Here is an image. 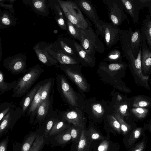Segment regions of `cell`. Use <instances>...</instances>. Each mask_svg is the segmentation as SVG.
I'll return each instance as SVG.
<instances>
[{"mask_svg":"<svg viewBox=\"0 0 151 151\" xmlns=\"http://www.w3.org/2000/svg\"><path fill=\"white\" fill-rule=\"evenodd\" d=\"M19 113L16 109L11 110L0 121V137L4 133V132L7 129L13 122H15L20 118Z\"/></svg>","mask_w":151,"mask_h":151,"instance_id":"obj_23","label":"cell"},{"mask_svg":"<svg viewBox=\"0 0 151 151\" xmlns=\"http://www.w3.org/2000/svg\"><path fill=\"white\" fill-rule=\"evenodd\" d=\"M90 132L88 133L91 139H103L104 137L95 130H91Z\"/></svg>","mask_w":151,"mask_h":151,"instance_id":"obj_44","label":"cell"},{"mask_svg":"<svg viewBox=\"0 0 151 151\" xmlns=\"http://www.w3.org/2000/svg\"><path fill=\"white\" fill-rule=\"evenodd\" d=\"M53 46L52 43L41 42L36 44L33 49L39 60L47 67L55 66L58 68V62L49 53V48Z\"/></svg>","mask_w":151,"mask_h":151,"instance_id":"obj_10","label":"cell"},{"mask_svg":"<svg viewBox=\"0 0 151 151\" xmlns=\"http://www.w3.org/2000/svg\"><path fill=\"white\" fill-rule=\"evenodd\" d=\"M142 35L145 39L147 45L151 50V17L147 15L142 25Z\"/></svg>","mask_w":151,"mask_h":151,"instance_id":"obj_27","label":"cell"},{"mask_svg":"<svg viewBox=\"0 0 151 151\" xmlns=\"http://www.w3.org/2000/svg\"><path fill=\"white\" fill-rule=\"evenodd\" d=\"M80 44L87 53L96 60V52L103 53L105 51L103 43L91 27L86 29H80Z\"/></svg>","mask_w":151,"mask_h":151,"instance_id":"obj_4","label":"cell"},{"mask_svg":"<svg viewBox=\"0 0 151 151\" xmlns=\"http://www.w3.org/2000/svg\"><path fill=\"white\" fill-rule=\"evenodd\" d=\"M42 84L36 93L26 113L27 115L29 116L30 121L31 124L34 122L38 108L40 104L42 89Z\"/></svg>","mask_w":151,"mask_h":151,"instance_id":"obj_24","label":"cell"},{"mask_svg":"<svg viewBox=\"0 0 151 151\" xmlns=\"http://www.w3.org/2000/svg\"><path fill=\"white\" fill-rule=\"evenodd\" d=\"M149 129L150 132H151V124H150L149 126Z\"/></svg>","mask_w":151,"mask_h":151,"instance_id":"obj_51","label":"cell"},{"mask_svg":"<svg viewBox=\"0 0 151 151\" xmlns=\"http://www.w3.org/2000/svg\"><path fill=\"white\" fill-rule=\"evenodd\" d=\"M109 145V142L107 141H103L99 146L98 151H107Z\"/></svg>","mask_w":151,"mask_h":151,"instance_id":"obj_47","label":"cell"},{"mask_svg":"<svg viewBox=\"0 0 151 151\" xmlns=\"http://www.w3.org/2000/svg\"><path fill=\"white\" fill-rule=\"evenodd\" d=\"M48 1L50 8L54 13V18L58 26L62 29L67 31L66 23L64 18L63 11L57 0Z\"/></svg>","mask_w":151,"mask_h":151,"instance_id":"obj_22","label":"cell"},{"mask_svg":"<svg viewBox=\"0 0 151 151\" xmlns=\"http://www.w3.org/2000/svg\"><path fill=\"white\" fill-rule=\"evenodd\" d=\"M74 44L81 65L91 67L95 66L96 60L87 53L80 44L75 40Z\"/></svg>","mask_w":151,"mask_h":151,"instance_id":"obj_21","label":"cell"},{"mask_svg":"<svg viewBox=\"0 0 151 151\" xmlns=\"http://www.w3.org/2000/svg\"><path fill=\"white\" fill-rule=\"evenodd\" d=\"M12 14L7 10H0V29L6 28L17 24V19Z\"/></svg>","mask_w":151,"mask_h":151,"instance_id":"obj_25","label":"cell"},{"mask_svg":"<svg viewBox=\"0 0 151 151\" xmlns=\"http://www.w3.org/2000/svg\"><path fill=\"white\" fill-rule=\"evenodd\" d=\"M67 19L78 28L86 29L92 24L73 0H57Z\"/></svg>","mask_w":151,"mask_h":151,"instance_id":"obj_3","label":"cell"},{"mask_svg":"<svg viewBox=\"0 0 151 151\" xmlns=\"http://www.w3.org/2000/svg\"><path fill=\"white\" fill-rule=\"evenodd\" d=\"M113 112L115 117L120 123L121 132L124 135H125L130 130V126L124 121L123 117L119 113L114 111Z\"/></svg>","mask_w":151,"mask_h":151,"instance_id":"obj_33","label":"cell"},{"mask_svg":"<svg viewBox=\"0 0 151 151\" xmlns=\"http://www.w3.org/2000/svg\"><path fill=\"white\" fill-rule=\"evenodd\" d=\"M115 110L113 111L119 113L123 117L127 116V110L128 108V105L126 104H122L119 105L117 107L114 108Z\"/></svg>","mask_w":151,"mask_h":151,"instance_id":"obj_43","label":"cell"},{"mask_svg":"<svg viewBox=\"0 0 151 151\" xmlns=\"http://www.w3.org/2000/svg\"><path fill=\"white\" fill-rule=\"evenodd\" d=\"M55 80V79L53 77L42 80V89L40 104L54 92V86Z\"/></svg>","mask_w":151,"mask_h":151,"instance_id":"obj_26","label":"cell"},{"mask_svg":"<svg viewBox=\"0 0 151 151\" xmlns=\"http://www.w3.org/2000/svg\"><path fill=\"white\" fill-rule=\"evenodd\" d=\"M52 47L49 48L48 53L59 64L80 65V62L78 60L60 50L52 48Z\"/></svg>","mask_w":151,"mask_h":151,"instance_id":"obj_18","label":"cell"},{"mask_svg":"<svg viewBox=\"0 0 151 151\" xmlns=\"http://www.w3.org/2000/svg\"><path fill=\"white\" fill-rule=\"evenodd\" d=\"M82 65L75 64H59L58 68L75 84L81 92H88L90 87L81 72Z\"/></svg>","mask_w":151,"mask_h":151,"instance_id":"obj_6","label":"cell"},{"mask_svg":"<svg viewBox=\"0 0 151 151\" xmlns=\"http://www.w3.org/2000/svg\"><path fill=\"white\" fill-rule=\"evenodd\" d=\"M84 14L93 23L96 28L97 35L101 30V20L99 18L96 11L91 2L87 0H73Z\"/></svg>","mask_w":151,"mask_h":151,"instance_id":"obj_11","label":"cell"},{"mask_svg":"<svg viewBox=\"0 0 151 151\" xmlns=\"http://www.w3.org/2000/svg\"><path fill=\"white\" fill-rule=\"evenodd\" d=\"M91 139L88 132L82 130L77 147V151H89Z\"/></svg>","mask_w":151,"mask_h":151,"instance_id":"obj_28","label":"cell"},{"mask_svg":"<svg viewBox=\"0 0 151 151\" xmlns=\"http://www.w3.org/2000/svg\"><path fill=\"white\" fill-rule=\"evenodd\" d=\"M67 123L68 122L62 117L55 123L49 133V135L51 136L56 134L69 128L70 127V124Z\"/></svg>","mask_w":151,"mask_h":151,"instance_id":"obj_29","label":"cell"},{"mask_svg":"<svg viewBox=\"0 0 151 151\" xmlns=\"http://www.w3.org/2000/svg\"><path fill=\"white\" fill-rule=\"evenodd\" d=\"M56 78V89L69 109H83L84 99L81 95L74 90L66 77L62 74L57 73Z\"/></svg>","mask_w":151,"mask_h":151,"instance_id":"obj_1","label":"cell"},{"mask_svg":"<svg viewBox=\"0 0 151 151\" xmlns=\"http://www.w3.org/2000/svg\"><path fill=\"white\" fill-rule=\"evenodd\" d=\"M82 128L83 127L74 125L70 127V133L73 141L77 142L78 139H79L80 136L79 135L81 134H80V129Z\"/></svg>","mask_w":151,"mask_h":151,"instance_id":"obj_42","label":"cell"},{"mask_svg":"<svg viewBox=\"0 0 151 151\" xmlns=\"http://www.w3.org/2000/svg\"><path fill=\"white\" fill-rule=\"evenodd\" d=\"M75 40L68 38L59 37L52 43V48L60 50L79 61L74 44Z\"/></svg>","mask_w":151,"mask_h":151,"instance_id":"obj_14","label":"cell"},{"mask_svg":"<svg viewBox=\"0 0 151 151\" xmlns=\"http://www.w3.org/2000/svg\"><path fill=\"white\" fill-rule=\"evenodd\" d=\"M37 136L36 134L30 135L24 141L22 146L21 151H29Z\"/></svg>","mask_w":151,"mask_h":151,"instance_id":"obj_38","label":"cell"},{"mask_svg":"<svg viewBox=\"0 0 151 151\" xmlns=\"http://www.w3.org/2000/svg\"><path fill=\"white\" fill-rule=\"evenodd\" d=\"M16 0H8L7 1H8L10 4H13V2H14Z\"/></svg>","mask_w":151,"mask_h":151,"instance_id":"obj_50","label":"cell"},{"mask_svg":"<svg viewBox=\"0 0 151 151\" xmlns=\"http://www.w3.org/2000/svg\"><path fill=\"white\" fill-rule=\"evenodd\" d=\"M141 60L142 69L147 72L151 67V50L149 48L145 39L142 36Z\"/></svg>","mask_w":151,"mask_h":151,"instance_id":"obj_20","label":"cell"},{"mask_svg":"<svg viewBox=\"0 0 151 151\" xmlns=\"http://www.w3.org/2000/svg\"><path fill=\"white\" fill-rule=\"evenodd\" d=\"M150 9H151V11H150V14L151 15H150V17H151V4L150 5Z\"/></svg>","mask_w":151,"mask_h":151,"instance_id":"obj_52","label":"cell"},{"mask_svg":"<svg viewBox=\"0 0 151 151\" xmlns=\"http://www.w3.org/2000/svg\"><path fill=\"white\" fill-rule=\"evenodd\" d=\"M150 105V102L144 99L139 97L136 98L133 102L132 106L134 107L145 108Z\"/></svg>","mask_w":151,"mask_h":151,"instance_id":"obj_40","label":"cell"},{"mask_svg":"<svg viewBox=\"0 0 151 151\" xmlns=\"http://www.w3.org/2000/svg\"><path fill=\"white\" fill-rule=\"evenodd\" d=\"M66 24L68 31L70 36L73 39L78 40L80 42L81 40L80 29L78 28L67 19Z\"/></svg>","mask_w":151,"mask_h":151,"instance_id":"obj_32","label":"cell"},{"mask_svg":"<svg viewBox=\"0 0 151 151\" xmlns=\"http://www.w3.org/2000/svg\"><path fill=\"white\" fill-rule=\"evenodd\" d=\"M106 118L111 126L119 133H120L121 130L120 123L115 117L113 112L109 114Z\"/></svg>","mask_w":151,"mask_h":151,"instance_id":"obj_36","label":"cell"},{"mask_svg":"<svg viewBox=\"0 0 151 151\" xmlns=\"http://www.w3.org/2000/svg\"><path fill=\"white\" fill-rule=\"evenodd\" d=\"M55 138L58 143L61 144H64L69 142L72 139L70 133V127L68 129V130L66 132L58 135Z\"/></svg>","mask_w":151,"mask_h":151,"instance_id":"obj_35","label":"cell"},{"mask_svg":"<svg viewBox=\"0 0 151 151\" xmlns=\"http://www.w3.org/2000/svg\"><path fill=\"white\" fill-rule=\"evenodd\" d=\"M62 118L69 124L84 127L85 121L84 111L82 108H74L61 111Z\"/></svg>","mask_w":151,"mask_h":151,"instance_id":"obj_12","label":"cell"},{"mask_svg":"<svg viewBox=\"0 0 151 151\" xmlns=\"http://www.w3.org/2000/svg\"><path fill=\"white\" fill-rule=\"evenodd\" d=\"M0 6L3 8L8 10L9 12L13 14H15L13 4H4L3 0H0Z\"/></svg>","mask_w":151,"mask_h":151,"instance_id":"obj_46","label":"cell"},{"mask_svg":"<svg viewBox=\"0 0 151 151\" xmlns=\"http://www.w3.org/2000/svg\"><path fill=\"white\" fill-rule=\"evenodd\" d=\"M103 2L107 9L109 18L111 23L118 27L126 19L129 24L121 0H103Z\"/></svg>","mask_w":151,"mask_h":151,"instance_id":"obj_7","label":"cell"},{"mask_svg":"<svg viewBox=\"0 0 151 151\" xmlns=\"http://www.w3.org/2000/svg\"><path fill=\"white\" fill-rule=\"evenodd\" d=\"M2 45H1V39L0 38V61H1L2 57Z\"/></svg>","mask_w":151,"mask_h":151,"instance_id":"obj_49","label":"cell"},{"mask_svg":"<svg viewBox=\"0 0 151 151\" xmlns=\"http://www.w3.org/2000/svg\"><path fill=\"white\" fill-rule=\"evenodd\" d=\"M142 132V129L141 127L135 129L132 133L128 140L129 145H133L140 138Z\"/></svg>","mask_w":151,"mask_h":151,"instance_id":"obj_37","label":"cell"},{"mask_svg":"<svg viewBox=\"0 0 151 151\" xmlns=\"http://www.w3.org/2000/svg\"><path fill=\"white\" fill-rule=\"evenodd\" d=\"M124 10L131 17L134 24H138L139 12L143 8L139 0H121Z\"/></svg>","mask_w":151,"mask_h":151,"instance_id":"obj_16","label":"cell"},{"mask_svg":"<svg viewBox=\"0 0 151 151\" xmlns=\"http://www.w3.org/2000/svg\"><path fill=\"white\" fill-rule=\"evenodd\" d=\"M122 34L127 40L134 56L136 58L139 52L142 40L140 29H136L133 31L130 27L128 30H123Z\"/></svg>","mask_w":151,"mask_h":151,"instance_id":"obj_13","label":"cell"},{"mask_svg":"<svg viewBox=\"0 0 151 151\" xmlns=\"http://www.w3.org/2000/svg\"><path fill=\"white\" fill-rule=\"evenodd\" d=\"M122 58L121 52L119 50L115 49L111 50L102 61H107L110 63H122Z\"/></svg>","mask_w":151,"mask_h":151,"instance_id":"obj_30","label":"cell"},{"mask_svg":"<svg viewBox=\"0 0 151 151\" xmlns=\"http://www.w3.org/2000/svg\"><path fill=\"white\" fill-rule=\"evenodd\" d=\"M44 71V69L39 64L29 68L27 71L16 81L12 90V96L20 97L26 94Z\"/></svg>","mask_w":151,"mask_h":151,"instance_id":"obj_2","label":"cell"},{"mask_svg":"<svg viewBox=\"0 0 151 151\" xmlns=\"http://www.w3.org/2000/svg\"><path fill=\"white\" fill-rule=\"evenodd\" d=\"M131 111L139 119L145 118L146 116L148 110L144 108L137 107L133 108Z\"/></svg>","mask_w":151,"mask_h":151,"instance_id":"obj_41","label":"cell"},{"mask_svg":"<svg viewBox=\"0 0 151 151\" xmlns=\"http://www.w3.org/2000/svg\"><path fill=\"white\" fill-rule=\"evenodd\" d=\"M27 58L24 54L19 53L10 56L4 59L3 65L4 68L14 75H18L27 72Z\"/></svg>","mask_w":151,"mask_h":151,"instance_id":"obj_9","label":"cell"},{"mask_svg":"<svg viewBox=\"0 0 151 151\" xmlns=\"http://www.w3.org/2000/svg\"><path fill=\"white\" fill-rule=\"evenodd\" d=\"M43 137L37 135L29 151H40L44 144Z\"/></svg>","mask_w":151,"mask_h":151,"instance_id":"obj_39","label":"cell"},{"mask_svg":"<svg viewBox=\"0 0 151 151\" xmlns=\"http://www.w3.org/2000/svg\"><path fill=\"white\" fill-rule=\"evenodd\" d=\"M145 139H143L137 145L132 151H144L146 145Z\"/></svg>","mask_w":151,"mask_h":151,"instance_id":"obj_45","label":"cell"},{"mask_svg":"<svg viewBox=\"0 0 151 151\" xmlns=\"http://www.w3.org/2000/svg\"><path fill=\"white\" fill-rule=\"evenodd\" d=\"M16 83V81H14L11 83L5 82L4 74L1 69H0V94H3L5 92L13 89Z\"/></svg>","mask_w":151,"mask_h":151,"instance_id":"obj_31","label":"cell"},{"mask_svg":"<svg viewBox=\"0 0 151 151\" xmlns=\"http://www.w3.org/2000/svg\"><path fill=\"white\" fill-rule=\"evenodd\" d=\"M16 106L13 104L8 102L0 103V121L4 116L11 110L15 109Z\"/></svg>","mask_w":151,"mask_h":151,"instance_id":"obj_34","label":"cell"},{"mask_svg":"<svg viewBox=\"0 0 151 151\" xmlns=\"http://www.w3.org/2000/svg\"><path fill=\"white\" fill-rule=\"evenodd\" d=\"M7 136L5 139L2 140L0 143V151H6L8 142Z\"/></svg>","mask_w":151,"mask_h":151,"instance_id":"obj_48","label":"cell"},{"mask_svg":"<svg viewBox=\"0 0 151 151\" xmlns=\"http://www.w3.org/2000/svg\"><path fill=\"white\" fill-rule=\"evenodd\" d=\"M54 92L50 96L41 103L39 105L35 117L34 124L38 123L41 126L49 112L53 109Z\"/></svg>","mask_w":151,"mask_h":151,"instance_id":"obj_15","label":"cell"},{"mask_svg":"<svg viewBox=\"0 0 151 151\" xmlns=\"http://www.w3.org/2000/svg\"><path fill=\"white\" fill-rule=\"evenodd\" d=\"M83 109L88 116L96 119L106 118L113 111L110 105L105 101L95 98L84 100Z\"/></svg>","mask_w":151,"mask_h":151,"instance_id":"obj_5","label":"cell"},{"mask_svg":"<svg viewBox=\"0 0 151 151\" xmlns=\"http://www.w3.org/2000/svg\"><path fill=\"white\" fill-rule=\"evenodd\" d=\"M42 83V81L35 85L26 94L21 100L19 107L22 110V115L24 116L32 102L35 95Z\"/></svg>","mask_w":151,"mask_h":151,"instance_id":"obj_19","label":"cell"},{"mask_svg":"<svg viewBox=\"0 0 151 151\" xmlns=\"http://www.w3.org/2000/svg\"><path fill=\"white\" fill-rule=\"evenodd\" d=\"M100 25L101 30L98 34L103 37L106 47L110 49L120 41L123 30L111 23L106 22L102 20H101Z\"/></svg>","mask_w":151,"mask_h":151,"instance_id":"obj_8","label":"cell"},{"mask_svg":"<svg viewBox=\"0 0 151 151\" xmlns=\"http://www.w3.org/2000/svg\"><path fill=\"white\" fill-rule=\"evenodd\" d=\"M23 3L29 6L32 10L37 14L47 17L49 14L50 6L48 1L46 0H23Z\"/></svg>","mask_w":151,"mask_h":151,"instance_id":"obj_17","label":"cell"}]
</instances>
